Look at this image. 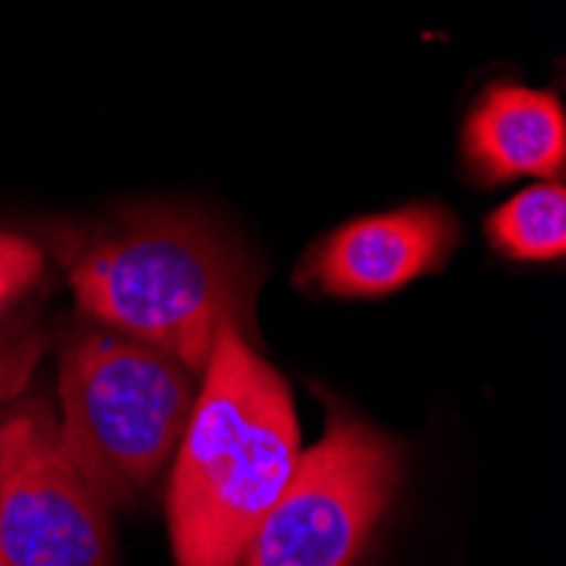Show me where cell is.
<instances>
[{
	"instance_id": "1",
	"label": "cell",
	"mask_w": 566,
	"mask_h": 566,
	"mask_svg": "<svg viewBox=\"0 0 566 566\" xmlns=\"http://www.w3.org/2000/svg\"><path fill=\"white\" fill-rule=\"evenodd\" d=\"M302 454L282 374L224 323L174 451L170 539L177 566H238Z\"/></svg>"
},
{
	"instance_id": "2",
	"label": "cell",
	"mask_w": 566,
	"mask_h": 566,
	"mask_svg": "<svg viewBox=\"0 0 566 566\" xmlns=\"http://www.w3.org/2000/svg\"><path fill=\"white\" fill-rule=\"evenodd\" d=\"M72 292L95 323L203 374L224 323L244 308V275L224 244L170 214L98 238L72 265Z\"/></svg>"
},
{
	"instance_id": "3",
	"label": "cell",
	"mask_w": 566,
	"mask_h": 566,
	"mask_svg": "<svg viewBox=\"0 0 566 566\" xmlns=\"http://www.w3.org/2000/svg\"><path fill=\"white\" fill-rule=\"evenodd\" d=\"M197 387V374L170 353L85 329L62 353L59 441L109 505L123 502L174 458Z\"/></svg>"
},
{
	"instance_id": "4",
	"label": "cell",
	"mask_w": 566,
	"mask_h": 566,
	"mask_svg": "<svg viewBox=\"0 0 566 566\" xmlns=\"http://www.w3.org/2000/svg\"><path fill=\"white\" fill-rule=\"evenodd\" d=\"M400 482L394 444L336 415L298 454L292 479L248 539L238 566H353Z\"/></svg>"
},
{
	"instance_id": "5",
	"label": "cell",
	"mask_w": 566,
	"mask_h": 566,
	"mask_svg": "<svg viewBox=\"0 0 566 566\" xmlns=\"http://www.w3.org/2000/svg\"><path fill=\"white\" fill-rule=\"evenodd\" d=\"M0 566H116L109 502L65 454L41 403L0 475Z\"/></svg>"
},
{
	"instance_id": "6",
	"label": "cell",
	"mask_w": 566,
	"mask_h": 566,
	"mask_svg": "<svg viewBox=\"0 0 566 566\" xmlns=\"http://www.w3.org/2000/svg\"><path fill=\"white\" fill-rule=\"evenodd\" d=\"M458 244L444 208L415 203L343 224L308 262V279L343 298H377L438 272Z\"/></svg>"
},
{
	"instance_id": "7",
	"label": "cell",
	"mask_w": 566,
	"mask_h": 566,
	"mask_svg": "<svg viewBox=\"0 0 566 566\" xmlns=\"http://www.w3.org/2000/svg\"><path fill=\"white\" fill-rule=\"evenodd\" d=\"M465 160L485 180H559L566 164L563 102L526 85L489 88L465 123Z\"/></svg>"
},
{
	"instance_id": "8",
	"label": "cell",
	"mask_w": 566,
	"mask_h": 566,
	"mask_svg": "<svg viewBox=\"0 0 566 566\" xmlns=\"http://www.w3.org/2000/svg\"><path fill=\"white\" fill-rule=\"evenodd\" d=\"M492 248L516 262H559L566 254V187L543 180L520 190L485 221Z\"/></svg>"
},
{
	"instance_id": "9",
	"label": "cell",
	"mask_w": 566,
	"mask_h": 566,
	"mask_svg": "<svg viewBox=\"0 0 566 566\" xmlns=\"http://www.w3.org/2000/svg\"><path fill=\"white\" fill-rule=\"evenodd\" d=\"M48 336L34 326H0V410H4L34 377Z\"/></svg>"
},
{
	"instance_id": "10",
	"label": "cell",
	"mask_w": 566,
	"mask_h": 566,
	"mask_svg": "<svg viewBox=\"0 0 566 566\" xmlns=\"http://www.w3.org/2000/svg\"><path fill=\"white\" fill-rule=\"evenodd\" d=\"M44 275V251L14 231H0V319L21 302Z\"/></svg>"
},
{
	"instance_id": "11",
	"label": "cell",
	"mask_w": 566,
	"mask_h": 566,
	"mask_svg": "<svg viewBox=\"0 0 566 566\" xmlns=\"http://www.w3.org/2000/svg\"><path fill=\"white\" fill-rule=\"evenodd\" d=\"M31 418H34V407L31 410H21V415L0 421V475H4L11 454L18 451V444L24 441L28 428H31Z\"/></svg>"
}]
</instances>
